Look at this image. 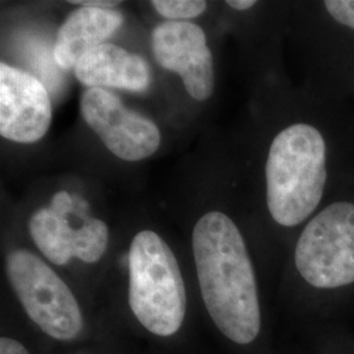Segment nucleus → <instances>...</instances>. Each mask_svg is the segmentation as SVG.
<instances>
[{
	"label": "nucleus",
	"instance_id": "11",
	"mask_svg": "<svg viewBox=\"0 0 354 354\" xmlns=\"http://www.w3.org/2000/svg\"><path fill=\"white\" fill-rule=\"evenodd\" d=\"M122 23L124 16L113 10L79 7L66 17L58 30L54 45L55 64L62 70L75 68L86 53L105 44Z\"/></svg>",
	"mask_w": 354,
	"mask_h": 354
},
{
	"label": "nucleus",
	"instance_id": "1",
	"mask_svg": "<svg viewBox=\"0 0 354 354\" xmlns=\"http://www.w3.org/2000/svg\"><path fill=\"white\" fill-rule=\"evenodd\" d=\"M342 134L328 109L282 127L266 160V207L282 227L306 223L342 187Z\"/></svg>",
	"mask_w": 354,
	"mask_h": 354
},
{
	"label": "nucleus",
	"instance_id": "2",
	"mask_svg": "<svg viewBox=\"0 0 354 354\" xmlns=\"http://www.w3.org/2000/svg\"><path fill=\"white\" fill-rule=\"evenodd\" d=\"M192 244L203 304L216 328L232 342H252L261 329V308L241 230L227 214L210 212L196 223Z\"/></svg>",
	"mask_w": 354,
	"mask_h": 354
},
{
	"label": "nucleus",
	"instance_id": "3",
	"mask_svg": "<svg viewBox=\"0 0 354 354\" xmlns=\"http://www.w3.org/2000/svg\"><path fill=\"white\" fill-rule=\"evenodd\" d=\"M129 304L152 335L168 337L181 328L187 292L176 256L156 232H138L129 250Z\"/></svg>",
	"mask_w": 354,
	"mask_h": 354
},
{
	"label": "nucleus",
	"instance_id": "14",
	"mask_svg": "<svg viewBox=\"0 0 354 354\" xmlns=\"http://www.w3.org/2000/svg\"><path fill=\"white\" fill-rule=\"evenodd\" d=\"M0 354H30L26 346L17 340L10 337L0 339Z\"/></svg>",
	"mask_w": 354,
	"mask_h": 354
},
{
	"label": "nucleus",
	"instance_id": "4",
	"mask_svg": "<svg viewBox=\"0 0 354 354\" xmlns=\"http://www.w3.org/2000/svg\"><path fill=\"white\" fill-rule=\"evenodd\" d=\"M294 264L307 285L337 290L354 285V188L345 185L306 223Z\"/></svg>",
	"mask_w": 354,
	"mask_h": 354
},
{
	"label": "nucleus",
	"instance_id": "7",
	"mask_svg": "<svg viewBox=\"0 0 354 354\" xmlns=\"http://www.w3.org/2000/svg\"><path fill=\"white\" fill-rule=\"evenodd\" d=\"M152 53L163 68L181 76L187 92L198 102L214 91V62L201 26L165 21L152 32Z\"/></svg>",
	"mask_w": 354,
	"mask_h": 354
},
{
	"label": "nucleus",
	"instance_id": "6",
	"mask_svg": "<svg viewBox=\"0 0 354 354\" xmlns=\"http://www.w3.org/2000/svg\"><path fill=\"white\" fill-rule=\"evenodd\" d=\"M84 121L117 158L137 162L160 146V131L150 118L125 106L111 91L86 89L80 99Z\"/></svg>",
	"mask_w": 354,
	"mask_h": 354
},
{
	"label": "nucleus",
	"instance_id": "9",
	"mask_svg": "<svg viewBox=\"0 0 354 354\" xmlns=\"http://www.w3.org/2000/svg\"><path fill=\"white\" fill-rule=\"evenodd\" d=\"M71 215V214H70ZM30 236L41 253L55 266H66L71 259L97 263L106 251L108 226L97 218L88 216L79 228H74L68 215L42 207L29 221Z\"/></svg>",
	"mask_w": 354,
	"mask_h": 354
},
{
	"label": "nucleus",
	"instance_id": "10",
	"mask_svg": "<svg viewBox=\"0 0 354 354\" xmlns=\"http://www.w3.org/2000/svg\"><path fill=\"white\" fill-rule=\"evenodd\" d=\"M74 71L77 80L88 88L142 92L151 83L149 64L140 55L113 44H102L86 53Z\"/></svg>",
	"mask_w": 354,
	"mask_h": 354
},
{
	"label": "nucleus",
	"instance_id": "8",
	"mask_svg": "<svg viewBox=\"0 0 354 354\" xmlns=\"http://www.w3.org/2000/svg\"><path fill=\"white\" fill-rule=\"evenodd\" d=\"M48 89L30 74L0 64V134L17 143L44 138L51 122Z\"/></svg>",
	"mask_w": 354,
	"mask_h": 354
},
{
	"label": "nucleus",
	"instance_id": "16",
	"mask_svg": "<svg viewBox=\"0 0 354 354\" xmlns=\"http://www.w3.org/2000/svg\"><path fill=\"white\" fill-rule=\"evenodd\" d=\"M226 4L232 10L243 12V11H248L253 8L257 4V1H254V0H227Z\"/></svg>",
	"mask_w": 354,
	"mask_h": 354
},
{
	"label": "nucleus",
	"instance_id": "12",
	"mask_svg": "<svg viewBox=\"0 0 354 354\" xmlns=\"http://www.w3.org/2000/svg\"><path fill=\"white\" fill-rule=\"evenodd\" d=\"M320 44L324 50L335 48L336 54L354 48V0H323L319 3Z\"/></svg>",
	"mask_w": 354,
	"mask_h": 354
},
{
	"label": "nucleus",
	"instance_id": "15",
	"mask_svg": "<svg viewBox=\"0 0 354 354\" xmlns=\"http://www.w3.org/2000/svg\"><path fill=\"white\" fill-rule=\"evenodd\" d=\"M73 4H79V6H84V7H93V8H105V10H111L115 6L120 4V1H109V0H74L71 1Z\"/></svg>",
	"mask_w": 354,
	"mask_h": 354
},
{
	"label": "nucleus",
	"instance_id": "5",
	"mask_svg": "<svg viewBox=\"0 0 354 354\" xmlns=\"http://www.w3.org/2000/svg\"><path fill=\"white\" fill-rule=\"evenodd\" d=\"M7 276L26 315L59 342L74 340L84 322L75 295L35 253L15 250L7 257Z\"/></svg>",
	"mask_w": 354,
	"mask_h": 354
},
{
	"label": "nucleus",
	"instance_id": "13",
	"mask_svg": "<svg viewBox=\"0 0 354 354\" xmlns=\"http://www.w3.org/2000/svg\"><path fill=\"white\" fill-rule=\"evenodd\" d=\"M152 6L168 21H184L205 12L207 4L203 0H153Z\"/></svg>",
	"mask_w": 354,
	"mask_h": 354
}]
</instances>
